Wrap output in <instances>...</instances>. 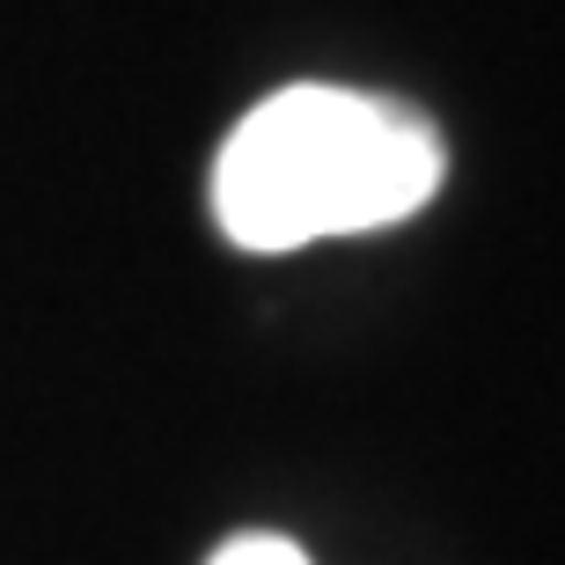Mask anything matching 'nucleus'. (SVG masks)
Segmentation results:
<instances>
[{
	"label": "nucleus",
	"mask_w": 565,
	"mask_h": 565,
	"mask_svg": "<svg viewBox=\"0 0 565 565\" xmlns=\"http://www.w3.org/2000/svg\"><path fill=\"white\" fill-rule=\"evenodd\" d=\"M440 184V140L397 104L287 88L235 126L213 162V213L243 250H301L419 213Z\"/></svg>",
	"instance_id": "obj_1"
},
{
	"label": "nucleus",
	"mask_w": 565,
	"mask_h": 565,
	"mask_svg": "<svg viewBox=\"0 0 565 565\" xmlns=\"http://www.w3.org/2000/svg\"><path fill=\"white\" fill-rule=\"evenodd\" d=\"M206 565H309V558H301L287 536H235V544H221Z\"/></svg>",
	"instance_id": "obj_2"
}]
</instances>
